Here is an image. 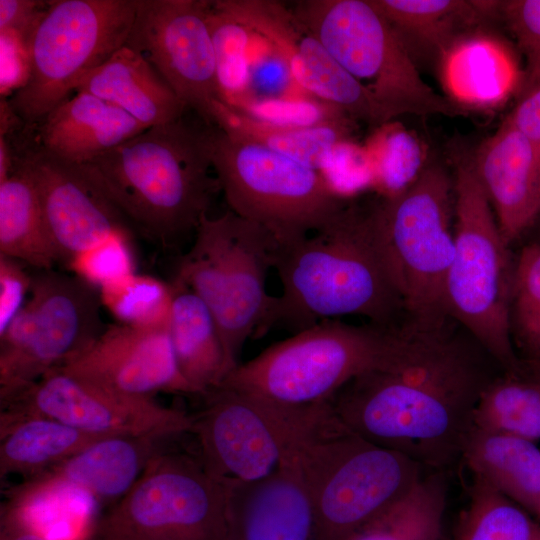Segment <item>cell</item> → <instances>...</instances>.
Returning a JSON list of instances; mask_svg holds the SVG:
<instances>
[{"mask_svg":"<svg viewBox=\"0 0 540 540\" xmlns=\"http://www.w3.org/2000/svg\"><path fill=\"white\" fill-rule=\"evenodd\" d=\"M499 18L509 28L525 59L519 94L540 82V0L500 1Z\"/></svg>","mask_w":540,"mask_h":540,"instance_id":"obj_39","label":"cell"},{"mask_svg":"<svg viewBox=\"0 0 540 540\" xmlns=\"http://www.w3.org/2000/svg\"><path fill=\"white\" fill-rule=\"evenodd\" d=\"M470 162L511 246L540 216V152L505 119Z\"/></svg>","mask_w":540,"mask_h":540,"instance_id":"obj_21","label":"cell"},{"mask_svg":"<svg viewBox=\"0 0 540 540\" xmlns=\"http://www.w3.org/2000/svg\"><path fill=\"white\" fill-rule=\"evenodd\" d=\"M136 9L137 0L49 1L30 38L29 78L8 101L19 120L39 123L124 46Z\"/></svg>","mask_w":540,"mask_h":540,"instance_id":"obj_11","label":"cell"},{"mask_svg":"<svg viewBox=\"0 0 540 540\" xmlns=\"http://www.w3.org/2000/svg\"><path fill=\"white\" fill-rule=\"evenodd\" d=\"M226 485L224 540H322L296 467L287 460L270 475Z\"/></svg>","mask_w":540,"mask_h":540,"instance_id":"obj_20","label":"cell"},{"mask_svg":"<svg viewBox=\"0 0 540 540\" xmlns=\"http://www.w3.org/2000/svg\"><path fill=\"white\" fill-rule=\"evenodd\" d=\"M0 540H49L36 525L8 506L1 519Z\"/></svg>","mask_w":540,"mask_h":540,"instance_id":"obj_46","label":"cell"},{"mask_svg":"<svg viewBox=\"0 0 540 540\" xmlns=\"http://www.w3.org/2000/svg\"><path fill=\"white\" fill-rule=\"evenodd\" d=\"M105 437L44 416H1L0 475L35 477Z\"/></svg>","mask_w":540,"mask_h":540,"instance_id":"obj_30","label":"cell"},{"mask_svg":"<svg viewBox=\"0 0 540 540\" xmlns=\"http://www.w3.org/2000/svg\"><path fill=\"white\" fill-rule=\"evenodd\" d=\"M31 35L15 30L0 32L2 96L15 93L29 78Z\"/></svg>","mask_w":540,"mask_h":540,"instance_id":"obj_42","label":"cell"},{"mask_svg":"<svg viewBox=\"0 0 540 540\" xmlns=\"http://www.w3.org/2000/svg\"><path fill=\"white\" fill-rule=\"evenodd\" d=\"M438 67L449 98L462 107L496 106L518 93L523 81L508 47L483 29L455 42Z\"/></svg>","mask_w":540,"mask_h":540,"instance_id":"obj_25","label":"cell"},{"mask_svg":"<svg viewBox=\"0 0 540 540\" xmlns=\"http://www.w3.org/2000/svg\"><path fill=\"white\" fill-rule=\"evenodd\" d=\"M364 148L372 169V184L383 198L405 192L427 166L423 142L398 122L379 125Z\"/></svg>","mask_w":540,"mask_h":540,"instance_id":"obj_35","label":"cell"},{"mask_svg":"<svg viewBox=\"0 0 540 540\" xmlns=\"http://www.w3.org/2000/svg\"><path fill=\"white\" fill-rule=\"evenodd\" d=\"M166 81L187 108L213 126L221 95L204 0H137L125 43Z\"/></svg>","mask_w":540,"mask_h":540,"instance_id":"obj_15","label":"cell"},{"mask_svg":"<svg viewBox=\"0 0 540 540\" xmlns=\"http://www.w3.org/2000/svg\"><path fill=\"white\" fill-rule=\"evenodd\" d=\"M282 451L311 499L322 540H345L405 495L422 466L349 429L329 401L289 405L260 398Z\"/></svg>","mask_w":540,"mask_h":540,"instance_id":"obj_2","label":"cell"},{"mask_svg":"<svg viewBox=\"0 0 540 540\" xmlns=\"http://www.w3.org/2000/svg\"><path fill=\"white\" fill-rule=\"evenodd\" d=\"M205 135L229 210L264 227L279 244L322 229L346 207L320 170L216 126Z\"/></svg>","mask_w":540,"mask_h":540,"instance_id":"obj_6","label":"cell"},{"mask_svg":"<svg viewBox=\"0 0 540 540\" xmlns=\"http://www.w3.org/2000/svg\"><path fill=\"white\" fill-rule=\"evenodd\" d=\"M506 118L540 152V82L517 94Z\"/></svg>","mask_w":540,"mask_h":540,"instance_id":"obj_44","label":"cell"},{"mask_svg":"<svg viewBox=\"0 0 540 540\" xmlns=\"http://www.w3.org/2000/svg\"><path fill=\"white\" fill-rule=\"evenodd\" d=\"M31 127L38 146L78 164L90 162L147 129L121 108L87 92H77Z\"/></svg>","mask_w":540,"mask_h":540,"instance_id":"obj_23","label":"cell"},{"mask_svg":"<svg viewBox=\"0 0 540 540\" xmlns=\"http://www.w3.org/2000/svg\"><path fill=\"white\" fill-rule=\"evenodd\" d=\"M11 159L9 175L0 181V255L37 270L53 269L59 260L36 188L25 169Z\"/></svg>","mask_w":540,"mask_h":540,"instance_id":"obj_31","label":"cell"},{"mask_svg":"<svg viewBox=\"0 0 540 540\" xmlns=\"http://www.w3.org/2000/svg\"><path fill=\"white\" fill-rule=\"evenodd\" d=\"M226 485L202 461L157 453L90 540H224Z\"/></svg>","mask_w":540,"mask_h":540,"instance_id":"obj_13","label":"cell"},{"mask_svg":"<svg viewBox=\"0 0 540 540\" xmlns=\"http://www.w3.org/2000/svg\"><path fill=\"white\" fill-rule=\"evenodd\" d=\"M1 416H44L85 432L158 439L192 432L193 415L54 368L1 404Z\"/></svg>","mask_w":540,"mask_h":540,"instance_id":"obj_14","label":"cell"},{"mask_svg":"<svg viewBox=\"0 0 540 540\" xmlns=\"http://www.w3.org/2000/svg\"><path fill=\"white\" fill-rule=\"evenodd\" d=\"M513 343L525 359L540 355V244L529 241L514 260L510 302Z\"/></svg>","mask_w":540,"mask_h":540,"instance_id":"obj_38","label":"cell"},{"mask_svg":"<svg viewBox=\"0 0 540 540\" xmlns=\"http://www.w3.org/2000/svg\"><path fill=\"white\" fill-rule=\"evenodd\" d=\"M168 324L178 366L198 394L218 388L233 370L217 322L208 306L180 281L171 282Z\"/></svg>","mask_w":540,"mask_h":540,"instance_id":"obj_27","label":"cell"},{"mask_svg":"<svg viewBox=\"0 0 540 540\" xmlns=\"http://www.w3.org/2000/svg\"><path fill=\"white\" fill-rule=\"evenodd\" d=\"M352 124L353 119L345 115L309 126L278 124L223 101L213 112V126L317 170L325 166L337 147L350 141Z\"/></svg>","mask_w":540,"mask_h":540,"instance_id":"obj_29","label":"cell"},{"mask_svg":"<svg viewBox=\"0 0 540 540\" xmlns=\"http://www.w3.org/2000/svg\"><path fill=\"white\" fill-rule=\"evenodd\" d=\"M204 408L193 415L201 461L222 482H251L273 473L282 451L258 398L218 387L203 395Z\"/></svg>","mask_w":540,"mask_h":540,"instance_id":"obj_18","label":"cell"},{"mask_svg":"<svg viewBox=\"0 0 540 540\" xmlns=\"http://www.w3.org/2000/svg\"><path fill=\"white\" fill-rule=\"evenodd\" d=\"M454 540H540V524L488 482L474 476Z\"/></svg>","mask_w":540,"mask_h":540,"instance_id":"obj_34","label":"cell"},{"mask_svg":"<svg viewBox=\"0 0 540 540\" xmlns=\"http://www.w3.org/2000/svg\"><path fill=\"white\" fill-rule=\"evenodd\" d=\"M99 290L72 273L32 275L29 296L0 333V399L10 400L103 332Z\"/></svg>","mask_w":540,"mask_h":540,"instance_id":"obj_12","label":"cell"},{"mask_svg":"<svg viewBox=\"0 0 540 540\" xmlns=\"http://www.w3.org/2000/svg\"><path fill=\"white\" fill-rule=\"evenodd\" d=\"M8 147L34 183L48 236L66 268L111 237L131 233L86 164L55 157L34 140Z\"/></svg>","mask_w":540,"mask_h":540,"instance_id":"obj_16","label":"cell"},{"mask_svg":"<svg viewBox=\"0 0 540 540\" xmlns=\"http://www.w3.org/2000/svg\"><path fill=\"white\" fill-rule=\"evenodd\" d=\"M473 428L539 440L540 381L524 370L494 378L476 405Z\"/></svg>","mask_w":540,"mask_h":540,"instance_id":"obj_33","label":"cell"},{"mask_svg":"<svg viewBox=\"0 0 540 540\" xmlns=\"http://www.w3.org/2000/svg\"><path fill=\"white\" fill-rule=\"evenodd\" d=\"M530 232H533V238L530 241H534L540 244V216L534 224Z\"/></svg>","mask_w":540,"mask_h":540,"instance_id":"obj_48","label":"cell"},{"mask_svg":"<svg viewBox=\"0 0 540 540\" xmlns=\"http://www.w3.org/2000/svg\"><path fill=\"white\" fill-rule=\"evenodd\" d=\"M206 18L213 43L217 79L223 102L237 106L244 96L254 33L206 1Z\"/></svg>","mask_w":540,"mask_h":540,"instance_id":"obj_37","label":"cell"},{"mask_svg":"<svg viewBox=\"0 0 540 540\" xmlns=\"http://www.w3.org/2000/svg\"><path fill=\"white\" fill-rule=\"evenodd\" d=\"M415 61L425 56L439 65L462 37L498 17L500 1L370 0Z\"/></svg>","mask_w":540,"mask_h":540,"instance_id":"obj_24","label":"cell"},{"mask_svg":"<svg viewBox=\"0 0 540 540\" xmlns=\"http://www.w3.org/2000/svg\"><path fill=\"white\" fill-rule=\"evenodd\" d=\"M292 9L373 96L386 122L404 114L464 113V107L424 82L402 41L370 0H299Z\"/></svg>","mask_w":540,"mask_h":540,"instance_id":"obj_8","label":"cell"},{"mask_svg":"<svg viewBox=\"0 0 540 540\" xmlns=\"http://www.w3.org/2000/svg\"><path fill=\"white\" fill-rule=\"evenodd\" d=\"M216 7L267 41L297 86L350 118L386 123L373 96L331 56L293 9L275 0H215Z\"/></svg>","mask_w":540,"mask_h":540,"instance_id":"obj_17","label":"cell"},{"mask_svg":"<svg viewBox=\"0 0 540 540\" xmlns=\"http://www.w3.org/2000/svg\"><path fill=\"white\" fill-rule=\"evenodd\" d=\"M59 368L127 395L198 394L178 366L168 328L145 329L116 322Z\"/></svg>","mask_w":540,"mask_h":540,"instance_id":"obj_19","label":"cell"},{"mask_svg":"<svg viewBox=\"0 0 540 540\" xmlns=\"http://www.w3.org/2000/svg\"><path fill=\"white\" fill-rule=\"evenodd\" d=\"M86 165L125 218L164 245L195 232L220 190L205 130L182 119L149 127Z\"/></svg>","mask_w":540,"mask_h":540,"instance_id":"obj_4","label":"cell"},{"mask_svg":"<svg viewBox=\"0 0 540 540\" xmlns=\"http://www.w3.org/2000/svg\"><path fill=\"white\" fill-rule=\"evenodd\" d=\"M67 270L97 289L136 272L131 233L111 237L76 258Z\"/></svg>","mask_w":540,"mask_h":540,"instance_id":"obj_40","label":"cell"},{"mask_svg":"<svg viewBox=\"0 0 540 540\" xmlns=\"http://www.w3.org/2000/svg\"><path fill=\"white\" fill-rule=\"evenodd\" d=\"M394 326L325 320L277 342L239 364L219 387L304 405L328 401L387 356Z\"/></svg>","mask_w":540,"mask_h":540,"instance_id":"obj_10","label":"cell"},{"mask_svg":"<svg viewBox=\"0 0 540 540\" xmlns=\"http://www.w3.org/2000/svg\"><path fill=\"white\" fill-rule=\"evenodd\" d=\"M375 208L346 205L322 229L278 244L273 268L282 292L258 336L278 326L297 333L345 315L383 327L402 321L403 304L377 244Z\"/></svg>","mask_w":540,"mask_h":540,"instance_id":"obj_3","label":"cell"},{"mask_svg":"<svg viewBox=\"0 0 540 540\" xmlns=\"http://www.w3.org/2000/svg\"><path fill=\"white\" fill-rule=\"evenodd\" d=\"M462 459L474 476L540 521V449L534 442L473 428Z\"/></svg>","mask_w":540,"mask_h":540,"instance_id":"obj_28","label":"cell"},{"mask_svg":"<svg viewBox=\"0 0 540 540\" xmlns=\"http://www.w3.org/2000/svg\"><path fill=\"white\" fill-rule=\"evenodd\" d=\"M522 367L525 372L540 381V355L522 360Z\"/></svg>","mask_w":540,"mask_h":540,"instance_id":"obj_47","label":"cell"},{"mask_svg":"<svg viewBox=\"0 0 540 540\" xmlns=\"http://www.w3.org/2000/svg\"><path fill=\"white\" fill-rule=\"evenodd\" d=\"M278 244L264 227L228 210L202 218L178 263L174 279L214 315L232 369L239 365L246 340L258 336L272 305L266 277Z\"/></svg>","mask_w":540,"mask_h":540,"instance_id":"obj_7","label":"cell"},{"mask_svg":"<svg viewBox=\"0 0 540 540\" xmlns=\"http://www.w3.org/2000/svg\"><path fill=\"white\" fill-rule=\"evenodd\" d=\"M446 503L445 472L433 470L345 540H440Z\"/></svg>","mask_w":540,"mask_h":540,"instance_id":"obj_32","label":"cell"},{"mask_svg":"<svg viewBox=\"0 0 540 540\" xmlns=\"http://www.w3.org/2000/svg\"><path fill=\"white\" fill-rule=\"evenodd\" d=\"M161 439L148 436L102 438L55 467L29 478L24 494L71 492L97 502L120 500L156 455Z\"/></svg>","mask_w":540,"mask_h":540,"instance_id":"obj_22","label":"cell"},{"mask_svg":"<svg viewBox=\"0 0 540 540\" xmlns=\"http://www.w3.org/2000/svg\"><path fill=\"white\" fill-rule=\"evenodd\" d=\"M492 365L498 364L452 318L405 316L383 362L328 401L364 439L446 471L462 458L476 405L497 377Z\"/></svg>","mask_w":540,"mask_h":540,"instance_id":"obj_1","label":"cell"},{"mask_svg":"<svg viewBox=\"0 0 540 540\" xmlns=\"http://www.w3.org/2000/svg\"><path fill=\"white\" fill-rule=\"evenodd\" d=\"M452 213L453 180L437 164L427 165L399 196L376 203L377 244L408 318L450 317L445 284L454 254Z\"/></svg>","mask_w":540,"mask_h":540,"instance_id":"obj_9","label":"cell"},{"mask_svg":"<svg viewBox=\"0 0 540 540\" xmlns=\"http://www.w3.org/2000/svg\"><path fill=\"white\" fill-rule=\"evenodd\" d=\"M32 285V275L21 262L0 255V333L25 304Z\"/></svg>","mask_w":540,"mask_h":540,"instance_id":"obj_43","label":"cell"},{"mask_svg":"<svg viewBox=\"0 0 540 540\" xmlns=\"http://www.w3.org/2000/svg\"><path fill=\"white\" fill-rule=\"evenodd\" d=\"M44 4L33 0H0V32L15 30L32 34L48 8L43 10Z\"/></svg>","mask_w":540,"mask_h":540,"instance_id":"obj_45","label":"cell"},{"mask_svg":"<svg viewBox=\"0 0 540 540\" xmlns=\"http://www.w3.org/2000/svg\"><path fill=\"white\" fill-rule=\"evenodd\" d=\"M75 91L112 103L147 128L177 121L187 108L156 70L126 45L87 74Z\"/></svg>","mask_w":540,"mask_h":540,"instance_id":"obj_26","label":"cell"},{"mask_svg":"<svg viewBox=\"0 0 540 540\" xmlns=\"http://www.w3.org/2000/svg\"><path fill=\"white\" fill-rule=\"evenodd\" d=\"M454 254L445 284L448 315L507 373L522 371L510 331L514 259L470 161L457 166Z\"/></svg>","mask_w":540,"mask_h":540,"instance_id":"obj_5","label":"cell"},{"mask_svg":"<svg viewBox=\"0 0 540 540\" xmlns=\"http://www.w3.org/2000/svg\"><path fill=\"white\" fill-rule=\"evenodd\" d=\"M295 86L297 84L278 52L267 41L265 49L254 52L252 43L246 90L240 103L234 107L242 108L251 102L294 96L292 91Z\"/></svg>","mask_w":540,"mask_h":540,"instance_id":"obj_41","label":"cell"},{"mask_svg":"<svg viewBox=\"0 0 540 540\" xmlns=\"http://www.w3.org/2000/svg\"><path fill=\"white\" fill-rule=\"evenodd\" d=\"M98 290L103 308L117 323L145 329L168 328L173 298L171 283L134 272Z\"/></svg>","mask_w":540,"mask_h":540,"instance_id":"obj_36","label":"cell"}]
</instances>
